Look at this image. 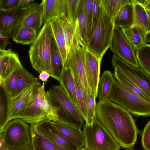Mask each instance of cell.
Returning a JSON list of instances; mask_svg holds the SVG:
<instances>
[{
	"label": "cell",
	"mask_w": 150,
	"mask_h": 150,
	"mask_svg": "<svg viewBox=\"0 0 150 150\" xmlns=\"http://www.w3.org/2000/svg\"><path fill=\"white\" fill-rule=\"evenodd\" d=\"M99 120L121 147L132 148L137 139L138 130L130 113L109 99L96 104Z\"/></svg>",
	"instance_id": "6da1fadb"
},
{
	"label": "cell",
	"mask_w": 150,
	"mask_h": 150,
	"mask_svg": "<svg viewBox=\"0 0 150 150\" xmlns=\"http://www.w3.org/2000/svg\"><path fill=\"white\" fill-rule=\"evenodd\" d=\"M53 37L50 22L44 24L28 51L33 69L40 73L46 71L51 77V46Z\"/></svg>",
	"instance_id": "7a4b0ae2"
},
{
	"label": "cell",
	"mask_w": 150,
	"mask_h": 150,
	"mask_svg": "<svg viewBox=\"0 0 150 150\" xmlns=\"http://www.w3.org/2000/svg\"><path fill=\"white\" fill-rule=\"evenodd\" d=\"M108 99L133 115L150 116V102L117 80L115 82Z\"/></svg>",
	"instance_id": "3957f363"
},
{
	"label": "cell",
	"mask_w": 150,
	"mask_h": 150,
	"mask_svg": "<svg viewBox=\"0 0 150 150\" xmlns=\"http://www.w3.org/2000/svg\"><path fill=\"white\" fill-rule=\"evenodd\" d=\"M114 27L113 22L99 3L98 20L86 43L87 50L97 57H102L109 48Z\"/></svg>",
	"instance_id": "277c9868"
},
{
	"label": "cell",
	"mask_w": 150,
	"mask_h": 150,
	"mask_svg": "<svg viewBox=\"0 0 150 150\" xmlns=\"http://www.w3.org/2000/svg\"><path fill=\"white\" fill-rule=\"evenodd\" d=\"M46 94L53 106L59 109L57 121L82 128L84 120L79 110L60 86H53Z\"/></svg>",
	"instance_id": "5b68a950"
},
{
	"label": "cell",
	"mask_w": 150,
	"mask_h": 150,
	"mask_svg": "<svg viewBox=\"0 0 150 150\" xmlns=\"http://www.w3.org/2000/svg\"><path fill=\"white\" fill-rule=\"evenodd\" d=\"M84 147L88 150H120V146L96 115L91 125L83 126Z\"/></svg>",
	"instance_id": "8992f818"
},
{
	"label": "cell",
	"mask_w": 150,
	"mask_h": 150,
	"mask_svg": "<svg viewBox=\"0 0 150 150\" xmlns=\"http://www.w3.org/2000/svg\"><path fill=\"white\" fill-rule=\"evenodd\" d=\"M86 45L79 34L75 33L70 51L64 65V68H69L73 75L82 85L88 94L92 92L87 81L85 64V54Z\"/></svg>",
	"instance_id": "52a82bcc"
},
{
	"label": "cell",
	"mask_w": 150,
	"mask_h": 150,
	"mask_svg": "<svg viewBox=\"0 0 150 150\" xmlns=\"http://www.w3.org/2000/svg\"><path fill=\"white\" fill-rule=\"evenodd\" d=\"M2 133L10 150L31 142L30 126L21 119L9 121Z\"/></svg>",
	"instance_id": "ba28073f"
},
{
	"label": "cell",
	"mask_w": 150,
	"mask_h": 150,
	"mask_svg": "<svg viewBox=\"0 0 150 150\" xmlns=\"http://www.w3.org/2000/svg\"><path fill=\"white\" fill-rule=\"evenodd\" d=\"M109 48L127 63L134 67H139L135 50L126 38L122 28L114 26Z\"/></svg>",
	"instance_id": "9c48e42d"
},
{
	"label": "cell",
	"mask_w": 150,
	"mask_h": 150,
	"mask_svg": "<svg viewBox=\"0 0 150 150\" xmlns=\"http://www.w3.org/2000/svg\"><path fill=\"white\" fill-rule=\"evenodd\" d=\"M114 68L120 71L150 98V76L141 68L132 66L115 54L112 58Z\"/></svg>",
	"instance_id": "30bf717a"
},
{
	"label": "cell",
	"mask_w": 150,
	"mask_h": 150,
	"mask_svg": "<svg viewBox=\"0 0 150 150\" xmlns=\"http://www.w3.org/2000/svg\"><path fill=\"white\" fill-rule=\"evenodd\" d=\"M35 128L64 150H79L54 127L52 121L46 120L33 125Z\"/></svg>",
	"instance_id": "8fae6325"
},
{
	"label": "cell",
	"mask_w": 150,
	"mask_h": 150,
	"mask_svg": "<svg viewBox=\"0 0 150 150\" xmlns=\"http://www.w3.org/2000/svg\"><path fill=\"white\" fill-rule=\"evenodd\" d=\"M23 18L21 8L8 11H0V32L13 38L21 28Z\"/></svg>",
	"instance_id": "7c38bea8"
},
{
	"label": "cell",
	"mask_w": 150,
	"mask_h": 150,
	"mask_svg": "<svg viewBox=\"0 0 150 150\" xmlns=\"http://www.w3.org/2000/svg\"><path fill=\"white\" fill-rule=\"evenodd\" d=\"M102 57L97 56L87 50L85 54L86 73L88 86L96 98L97 97Z\"/></svg>",
	"instance_id": "4fadbf2b"
},
{
	"label": "cell",
	"mask_w": 150,
	"mask_h": 150,
	"mask_svg": "<svg viewBox=\"0 0 150 150\" xmlns=\"http://www.w3.org/2000/svg\"><path fill=\"white\" fill-rule=\"evenodd\" d=\"M38 87H34L22 118L24 122L34 125L48 120L41 106Z\"/></svg>",
	"instance_id": "5bb4252c"
},
{
	"label": "cell",
	"mask_w": 150,
	"mask_h": 150,
	"mask_svg": "<svg viewBox=\"0 0 150 150\" xmlns=\"http://www.w3.org/2000/svg\"><path fill=\"white\" fill-rule=\"evenodd\" d=\"M40 4L42 7L44 24L57 18L67 17V0H43Z\"/></svg>",
	"instance_id": "9a60e30c"
},
{
	"label": "cell",
	"mask_w": 150,
	"mask_h": 150,
	"mask_svg": "<svg viewBox=\"0 0 150 150\" xmlns=\"http://www.w3.org/2000/svg\"><path fill=\"white\" fill-rule=\"evenodd\" d=\"M21 8L23 14L21 27L31 28L37 32L43 23L42 9L40 4L33 2Z\"/></svg>",
	"instance_id": "2e32d148"
},
{
	"label": "cell",
	"mask_w": 150,
	"mask_h": 150,
	"mask_svg": "<svg viewBox=\"0 0 150 150\" xmlns=\"http://www.w3.org/2000/svg\"><path fill=\"white\" fill-rule=\"evenodd\" d=\"M18 54L10 49H0V79L4 82L21 65Z\"/></svg>",
	"instance_id": "e0dca14e"
},
{
	"label": "cell",
	"mask_w": 150,
	"mask_h": 150,
	"mask_svg": "<svg viewBox=\"0 0 150 150\" xmlns=\"http://www.w3.org/2000/svg\"><path fill=\"white\" fill-rule=\"evenodd\" d=\"M34 87H29L16 97L9 99V122L14 119L22 118Z\"/></svg>",
	"instance_id": "ac0fdd59"
},
{
	"label": "cell",
	"mask_w": 150,
	"mask_h": 150,
	"mask_svg": "<svg viewBox=\"0 0 150 150\" xmlns=\"http://www.w3.org/2000/svg\"><path fill=\"white\" fill-rule=\"evenodd\" d=\"M52 122L56 129L71 142L80 149L84 147V139L81 128L65 122Z\"/></svg>",
	"instance_id": "d6986e66"
},
{
	"label": "cell",
	"mask_w": 150,
	"mask_h": 150,
	"mask_svg": "<svg viewBox=\"0 0 150 150\" xmlns=\"http://www.w3.org/2000/svg\"><path fill=\"white\" fill-rule=\"evenodd\" d=\"M40 86L41 83L38 80L21 64L18 68L16 85L10 99L16 97L29 87H38Z\"/></svg>",
	"instance_id": "ffe728a7"
},
{
	"label": "cell",
	"mask_w": 150,
	"mask_h": 150,
	"mask_svg": "<svg viewBox=\"0 0 150 150\" xmlns=\"http://www.w3.org/2000/svg\"><path fill=\"white\" fill-rule=\"evenodd\" d=\"M134 4V23L142 32L146 40L150 30V14L138 0H132Z\"/></svg>",
	"instance_id": "44dd1931"
},
{
	"label": "cell",
	"mask_w": 150,
	"mask_h": 150,
	"mask_svg": "<svg viewBox=\"0 0 150 150\" xmlns=\"http://www.w3.org/2000/svg\"><path fill=\"white\" fill-rule=\"evenodd\" d=\"M30 127L33 150H64L37 130L33 125Z\"/></svg>",
	"instance_id": "7402d4cb"
},
{
	"label": "cell",
	"mask_w": 150,
	"mask_h": 150,
	"mask_svg": "<svg viewBox=\"0 0 150 150\" xmlns=\"http://www.w3.org/2000/svg\"><path fill=\"white\" fill-rule=\"evenodd\" d=\"M59 82L60 86L72 101L78 108L74 78L72 71L69 68H64L60 80Z\"/></svg>",
	"instance_id": "603a6c76"
},
{
	"label": "cell",
	"mask_w": 150,
	"mask_h": 150,
	"mask_svg": "<svg viewBox=\"0 0 150 150\" xmlns=\"http://www.w3.org/2000/svg\"><path fill=\"white\" fill-rule=\"evenodd\" d=\"M116 80L113 75L109 70L105 71L100 78L98 89V102L108 99L109 97Z\"/></svg>",
	"instance_id": "cb8c5ba5"
},
{
	"label": "cell",
	"mask_w": 150,
	"mask_h": 150,
	"mask_svg": "<svg viewBox=\"0 0 150 150\" xmlns=\"http://www.w3.org/2000/svg\"><path fill=\"white\" fill-rule=\"evenodd\" d=\"M134 8L132 0L131 3L124 6L119 11L113 22L114 26L124 29L133 25Z\"/></svg>",
	"instance_id": "d4e9b609"
},
{
	"label": "cell",
	"mask_w": 150,
	"mask_h": 150,
	"mask_svg": "<svg viewBox=\"0 0 150 150\" xmlns=\"http://www.w3.org/2000/svg\"><path fill=\"white\" fill-rule=\"evenodd\" d=\"M51 77L59 81L63 72L64 66L60 53L53 36L51 46Z\"/></svg>",
	"instance_id": "484cf974"
},
{
	"label": "cell",
	"mask_w": 150,
	"mask_h": 150,
	"mask_svg": "<svg viewBox=\"0 0 150 150\" xmlns=\"http://www.w3.org/2000/svg\"><path fill=\"white\" fill-rule=\"evenodd\" d=\"M40 105L42 111L46 115L47 119L52 121L56 122L58 120L59 109L52 104L48 97L45 89L44 83L38 87Z\"/></svg>",
	"instance_id": "4316f807"
},
{
	"label": "cell",
	"mask_w": 150,
	"mask_h": 150,
	"mask_svg": "<svg viewBox=\"0 0 150 150\" xmlns=\"http://www.w3.org/2000/svg\"><path fill=\"white\" fill-rule=\"evenodd\" d=\"M53 34L60 53L64 65L67 58L65 42L59 18L50 22Z\"/></svg>",
	"instance_id": "83f0119b"
},
{
	"label": "cell",
	"mask_w": 150,
	"mask_h": 150,
	"mask_svg": "<svg viewBox=\"0 0 150 150\" xmlns=\"http://www.w3.org/2000/svg\"><path fill=\"white\" fill-rule=\"evenodd\" d=\"M132 2V0H99L100 6L113 22L121 9Z\"/></svg>",
	"instance_id": "f1b7e54d"
},
{
	"label": "cell",
	"mask_w": 150,
	"mask_h": 150,
	"mask_svg": "<svg viewBox=\"0 0 150 150\" xmlns=\"http://www.w3.org/2000/svg\"><path fill=\"white\" fill-rule=\"evenodd\" d=\"M0 134L8 122V106L10 98L3 83L0 82Z\"/></svg>",
	"instance_id": "f546056e"
},
{
	"label": "cell",
	"mask_w": 150,
	"mask_h": 150,
	"mask_svg": "<svg viewBox=\"0 0 150 150\" xmlns=\"http://www.w3.org/2000/svg\"><path fill=\"white\" fill-rule=\"evenodd\" d=\"M64 37L67 56L72 45L78 23V19L72 23L67 19V17L59 18Z\"/></svg>",
	"instance_id": "4dcf8cb0"
},
{
	"label": "cell",
	"mask_w": 150,
	"mask_h": 150,
	"mask_svg": "<svg viewBox=\"0 0 150 150\" xmlns=\"http://www.w3.org/2000/svg\"><path fill=\"white\" fill-rule=\"evenodd\" d=\"M122 29L125 36L135 50L147 43L142 33L134 24L129 27Z\"/></svg>",
	"instance_id": "1f68e13d"
},
{
	"label": "cell",
	"mask_w": 150,
	"mask_h": 150,
	"mask_svg": "<svg viewBox=\"0 0 150 150\" xmlns=\"http://www.w3.org/2000/svg\"><path fill=\"white\" fill-rule=\"evenodd\" d=\"M73 76L75 83L78 108L86 122L87 118L88 94L82 85L80 84L74 75Z\"/></svg>",
	"instance_id": "d6a6232c"
},
{
	"label": "cell",
	"mask_w": 150,
	"mask_h": 150,
	"mask_svg": "<svg viewBox=\"0 0 150 150\" xmlns=\"http://www.w3.org/2000/svg\"><path fill=\"white\" fill-rule=\"evenodd\" d=\"M136 54L139 67L150 76V44H146L137 49Z\"/></svg>",
	"instance_id": "836d02e7"
},
{
	"label": "cell",
	"mask_w": 150,
	"mask_h": 150,
	"mask_svg": "<svg viewBox=\"0 0 150 150\" xmlns=\"http://www.w3.org/2000/svg\"><path fill=\"white\" fill-rule=\"evenodd\" d=\"M114 68V76L117 81L135 92L145 100L150 102V98L148 96L119 69L116 68Z\"/></svg>",
	"instance_id": "e575fe53"
},
{
	"label": "cell",
	"mask_w": 150,
	"mask_h": 150,
	"mask_svg": "<svg viewBox=\"0 0 150 150\" xmlns=\"http://www.w3.org/2000/svg\"><path fill=\"white\" fill-rule=\"evenodd\" d=\"M37 32L34 29L21 27L13 38L15 42L24 45L32 43L37 37Z\"/></svg>",
	"instance_id": "d590c367"
},
{
	"label": "cell",
	"mask_w": 150,
	"mask_h": 150,
	"mask_svg": "<svg viewBox=\"0 0 150 150\" xmlns=\"http://www.w3.org/2000/svg\"><path fill=\"white\" fill-rule=\"evenodd\" d=\"M81 0H67V14L68 20L72 23L78 19Z\"/></svg>",
	"instance_id": "8d00e7d4"
},
{
	"label": "cell",
	"mask_w": 150,
	"mask_h": 150,
	"mask_svg": "<svg viewBox=\"0 0 150 150\" xmlns=\"http://www.w3.org/2000/svg\"><path fill=\"white\" fill-rule=\"evenodd\" d=\"M78 20V27L80 35L86 43V38L87 22L85 8V0H81Z\"/></svg>",
	"instance_id": "74e56055"
},
{
	"label": "cell",
	"mask_w": 150,
	"mask_h": 150,
	"mask_svg": "<svg viewBox=\"0 0 150 150\" xmlns=\"http://www.w3.org/2000/svg\"><path fill=\"white\" fill-rule=\"evenodd\" d=\"M94 95L91 92L88 94V102L87 108V118L86 124L91 125L96 117V103Z\"/></svg>",
	"instance_id": "f35d334b"
},
{
	"label": "cell",
	"mask_w": 150,
	"mask_h": 150,
	"mask_svg": "<svg viewBox=\"0 0 150 150\" xmlns=\"http://www.w3.org/2000/svg\"><path fill=\"white\" fill-rule=\"evenodd\" d=\"M18 67L7 78L4 82L0 81V82L3 83L10 98H11L16 85Z\"/></svg>",
	"instance_id": "ab89813d"
},
{
	"label": "cell",
	"mask_w": 150,
	"mask_h": 150,
	"mask_svg": "<svg viewBox=\"0 0 150 150\" xmlns=\"http://www.w3.org/2000/svg\"><path fill=\"white\" fill-rule=\"evenodd\" d=\"M99 6V0H92L88 39L95 27L98 20Z\"/></svg>",
	"instance_id": "60d3db41"
},
{
	"label": "cell",
	"mask_w": 150,
	"mask_h": 150,
	"mask_svg": "<svg viewBox=\"0 0 150 150\" xmlns=\"http://www.w3.org/2000/svg\"><path fill=\"white\" fill-rule=\"evenodd\" d=\"M20 0H0V11H8L19 8Z\"/></svg>",
	"instance_id": "b9f144b4"
},
{
	"label": "cell",
	"mask_w": 150,
	"mask_h": 150,
	"mask_svg": "<svg viewBox=\"0 0 150 150\" xmlns=\"http://www.w3.org/2000/svg\"><path fill=\"white\" fill-rule=\"evenodd\" d=\"M141 143L145 150H150V120L148 122L142 131Z\"/></svg>",
	"instance_id": "7bdbcfd3"
},
{
	"label": "cell",
	"mask_w": 150,
	"mask_h": 150,
	"mask_svg": "<svg viewBox=\"0 0 150 150\" xmlns=\"http://www.w3.org/2000/svg\"><path fill=\"white\" fill-rule=\"evenodd\" d=\"M92 0H85V8L86 18L87 22V29L86 41V44L89 38V32L91 17Z\"/></svg>",
	"instance_id": "ee69618b"
},
{
	"label": "cell",
	"mask_w": 150,
	"mask_h": 150,
	"mask_svg": "<svg viewBox=\"0 0 150 150\" xmlns=\"http://www.w3.org/2000/svg\"><path fill=\"white\" fill-rule=\"evenodd\" d=\"M0 49L5 50V48L8 44V40L9 38L5 34L0 32Z\"/></svg>",
	"instance_id": "f6af8a7d"
},
{
	"label": "cell",
	"mask_w": 150,
	"mask_h": 150,
	"mask_svg": "<svg viewBox=\"0 0 150 150\" xmlns=\"http://www.w3.org/2000/svg\"><path fill=\"white\" fill-rule=\"evenodd\" d=\"M0 150H10L8 145L4 139L2 133L0 134Z\"/></svg>",
	"instance_id": "bcb514c9"
},
{
	"label": "cell",
	"mask_w": 150,
	"mask_h": 150,
	"mask_svg": "<svg viewBox=\"0 0 150 150\" xmlns=\"http://www.w3.org/2000/svg\"><path fill=\"white\" fill-rule=\"evenodd\" d=\"M50 76L49 74L46 71H43L40 73L39 76V79L43 81H46Z\"/></svg>",
	"instance_id": "7dc6e473"
},
{
	"label": "cell",
	"mask_w": 150,
	"mask_h": 150,
	"mask_svg": "<svg viewBox=\"0 0 150 150\" xmlns=\"http://www.w3.org/2000/svg\"><path fill=\"white\" fill-rule=\"evenodd\" d=\"M10 150H33L31 142L23 146Z\"/></svg>",
	"instance_id": "c3c4849f"
},
{
	"label": "cell",
	"mask_w": 150,
	"mask_h": 150,
	"mask_svg": "<svg viewBox=\"0 0 150 150\" xmlns=\"http://www.w3.org/2000/svg\"><path fill=\"white\" fill-rule=\"evenodd\" d=\"M34 1V0H20L19 7L21 8L24 7Z\"/></svg>",
	"instance_id": "681fc988"
},
{
	"label": "cell",
	"mask_w": 150,
	"mask_h": 150,
	"mask_svg": "<svg viewBox=\"0 0 150 150\" xmlns=\"http://www.w3.org/2000/svg\"><path fill=\"white\" fill-rule=\"evenodd\" d=\"M142 4L150 14V0H144V2Z\"/></svg>",
	"instance_id": "f907efd6"
},
{
	"label": "cell",
	"mask_w": 150,
	"mask_h": 150,
	"mask_svg": "<svg viewBox=\"0 0 150 150\" xmlns=\"http://www.w3.org/2000/svg\"><path fill=\"white\" fill-rule=\"evenodd\" d=\"M147 42L150 43V33H148L147 37Z\"/></svg>",
	"instance_id": "816d5d0a"
},
{
	"label": "cell",
	"mask_w": 150,
	"mask_h": 150,
	"mask_svg": "<svg viewBox=\"0 0 150 150\" xmlns=\"http://www.w3.org/2000/svg\"><path fill=\"white\" fill-rule=\"evenodd\" d=\"M125 150H136L134 149L132 147V148H127V149H126Z\"/></svg>",
	"instance_id": "f5cc1de1"
},
{
	"label": "cell",
	"mask_w": 150,
	"mask_h": 150,
	"mask_svg": "<svg viewBox=\"0 0 150 150\" xmlns=\"http://www.w3.org/2000/svg\"><path fill=\"white\" fill-rule=\"evenodd\" d=\"M79 150H88L86 149L85 147L79 149Z\"/></svg>",
	"instance_id": "db71d44e"
},
{
	"label": "cell",
	"mask_w": 150,
	"mask_h": 150,
	"mask_svg": "<svg viewBox=\"0 0 150 150\" xmlns=\"http://www.w3.org/2000/svg\"><path fill=\"white\" fill-rule=\"evenodd\" d=\"M148 33H150V30Z\"/></svg>",
	"instance_id": "11a10c76"
}]
</instances>
